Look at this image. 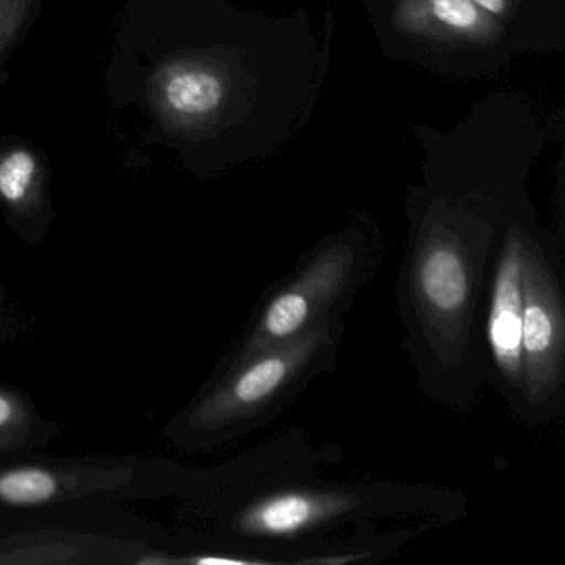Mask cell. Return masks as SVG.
I'll return each instance as SVG.
<instances>
[{
	"mask_svg": "<svg viewBox=\"0 0 565 565\" xmlns=\"http://www.w3.org/2000/svg\"><path fill=\"white\" fill-rule=\"evenodd\" d=\"M522 422H551L564 413L565 303L561 257L525 233L522 267Z\"/></svg>",
	"mask_w": 565,
	"mask_h": 565,
	"instance_id": "obj_5",
	"label": "cell"
},
{
	"mask_svg": "<svg viewBox=\"0 0 565 565\" xmlns=\"http://www.w3.org/2000/svg\"><path fill=\"white\" fill-rule=\"evenodd\" d=\"M472 2L501 22L511 18L519 4V0H472Z\"/></svg>",
	"mask_w": 565,
	"mask_h": 565,
	"instance_id": "obj_13",
	"label": "cell"
},
{
	"mask_svg": "<svg viewBox=\"0 0 565 565\" xmlns=\"http://www.w3.org/2000/svg\"><path fill=\"white\" fill-rule=\"evenodd\" d=\"M233 82L213 58L181 57L167 62L151 78V102L161 120L180 131L200 130L220 118Z\"/></svg>",
	"mask_w": 565,
	"mask_h": 565,
	"instance_id": "obj_8",
	"label": "cell"
},
{
	"mask_svg": "<svg viewBox=\"0 0 565 565\" xmlns=\"http://www.w3.org/2000/svg\"><path fill=\"white\" fill-rule=\"evenodd\" d=\"M366 247L355 234L329 237L313 247L296 273L273 290L246 335L221 366L236 365L290 342L327 317H340L365 276Z\"/></svg>",
	"mask_w": 565,
	"mask_h": 565,
	"instance_id": "obj_3",
	"label": "cell"
},
{
	"mask_svg": "<svg viewBox=\"0 0 565 565\" xmlns=\"http://www.w3.org/2000/svg\"><path fill=\"white\" fill-rule=\"evenodd\" d=\"M392 24L408 38L449 45L492 44L502 34V22L472 0H398Z\"/></svg>",
	"mask_w": 565,
	"mask_h": 565,
	"instance_id": "obj_9",
	"label": "cell"
},
{
	"mask_svg": "<svg viewBox=\"0 0 565 565\" xmlns=\"http://www.w3.org/2000/svg\"><path fill=\"white\" fill-rule=\"evenodd\" d=\"M524 226L512 223L502 233L492 263L486 303L484 340L488 379L521 418L522 412V267Z\"/></svg>",
	"mask_w": 565,
	"mask_h": 565,
	"instance_id": "obj_7",
	"label": "cell"
},
{
	"mask_svg": "<svg viewBox=\"0 0 565 565\" xmlns=\"http://www.w3.org/2000/svg\"><path fill=\"white\" fill-rule=\"evenodd\" d=\"M57 435L58 426L39 412L28 393L0 383V461L29 458Z\"/></svg>",
	"mask_w": 565,
	"mask_h": 565,
	"instance_id": "obj_11",
	"label": "cell"
},
{
	"mask_svg": "<svg viewBox=\"0 0 565 565\" xmlns=\"http://www.w3.org/2000/svg\"><path fill=\"white\" fill-rule=\"evenodd\" d=\"M393 489L280 486L237 499L221 518L224 537L244 545L284 544L310 539L333 525L353 521L382 502L392 501Z\"/></svg>",
	"mask_w": 565,
	"mask_h": 565,
	"instance_id": "obj_6",
	"label": "cell"
},
{
	"mask_svg": "<svg viewBox=\"0 0 565 565\" xmlns=\"http://www.w3.org/2000/svg\"><path fill=\"white\" fill-rule=\"evenodd\" d=\"M180 472L173 462L147 458L11 459L0 462V508L154 499L174 491Z\"/></svg>",
	"mask_w": 565,
	"mask_h": 565,
	"instance_id": "obj_4",
	"label": "cell"
},
{
	"mask_svg": "<svg viewBox=\"0 0 565 565\" xmlns=\"http://www.w3.org/2000/svg\"><path fill=\"white\" fill-rule=\"evenodd\" d=\"M45 178L41 160L28 148L0 153V206L22 224L21 234L34 239L42 234L45 211Z\"/></svg>",
	"mask_w": 565,
	"mask_h": 565,
	"instance_id": "obj_10",
	"label": "cell"
},
{
	"mask_svg": "<svg viewBox=\"0 0 565 565\" xmlns=\"http://www.w3.org/2000/svg\"><path fill=\"white\" fill-rule=\"evenodd\" d=\"M340 317L244 362L217 366L203 390L168 422L163 436L184 449L233 441L282 412L317 375L335 365Z\"/></svg>",
	"mask_w": 565,
	"mask_h": 565,
	"instance_id": "obj_2",
	"label": "cell"
},
{
	"mask_svg": "<svg viewBox=\"0 0 565 565\" xmlns=\"http://www.w3.org/2000/svg\"><path fill=\"white\" fill-rule=\"evenodd\" d=\"M35 0H0V61L31 19Z\"/></svg>",
	"mask_w": 565,
	"mask_h": 565,
	"instance_id": "obj_12",
	"label": "cell"
},
{
	"mask_svg": "<svg viewBox=\"0 0 565 565\" xmlns=\"http://www.w3.org/2000/svg\"><path fill=\"white\" fill-rule=\"evenodd\" d=\"M8 327H15L14 310H12L4 290L0 287V335L4 333V330L8 329Z\"/></svg>",
	"mask_w": 565,
	"mask_h": 565,
	"instance_id": "obj_14",
	"label": "cell"
},
{
	"mask_svg": "<svg viewBox=\"0 0 565 565\" xmlns=\"http://www.w3.org/2000/svg\"><path fill=\"white\" fill-rule=\"evenodd\" d=\"M451 217H426L413 236L398 284L406 349L419 383L446 405H468L488 379L486 303L494 250Z\"/></svg>",
	"mask_w": 565,
	"mask_h": 565,
	"instance_id": "obj_1",
	"label": "cell"
}]
</instances>
